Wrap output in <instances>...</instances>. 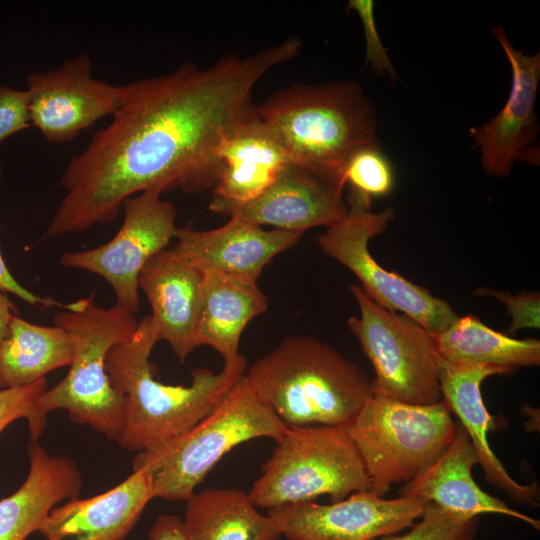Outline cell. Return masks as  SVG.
Returning a JSON list of instances; mask_svg holds the SVG:
<instances>
[{
  "instance_id": "6da1fadb",
  "label": "cell",
  "mask_w": 540,
  "mask_h": 540,
  "mask_svg": "<svg viewBox=\"0 0 540 540\" xmlns=\"http://www.w3.org/2000/svg\"><path fill=\"white\" fill-rule=\"evenodd\" d=\"M299 47L292 37L209 68L186 63L122 85L110 123L69 160L60 181L66 193L43 238L110 223L127 198L149 189L195 193L214 187L218 148L256 111L254 87Z\"/></svg>"
},
{
  "instance_id": "7a4b0ae2",
  "label": "cell",
  "mask_w": 540,
  "mask_h": 540,
  "mask_svg": "<svg viewBox=\"0 0 540 540\" xmlns=\"http://www.w3.org/2000/svg\"><path fill=\"white\" fill-rule=\"evenodd\" d=\"M158 341L148 315L139 321L133 337L111 348L106 357L110 383L127 399L116 442L129 452L151 450L190 429L216 408L248 367L240 355L218 373L195 369L189 386L164 384L154 379L150 362Z\"/></svg>"
},
{
  "instance_id": "3957f363",
  "label": "cell",
  "mask_w": 540,
  "mask_h": 540,
  "mask_svg": "<svg viewBox=\"0 0 540 540\" xmlns=\"http://www.w3.org/2000/svg\"><path fill=\"white\" fill-rule=\"evenodd\" d=\"M258 397L288 427H348L372 396V381L324 341L290 336L247 367Z\"/></svg>"
},
{
  "instance_id": "277c9868",
  "label": "cell",
  "mask_w": 540,
  "mask_h": 540,
  "mask_svg": "<svg viewBox=\"0 0 540 540\" xmlns=\"http://www.w3.org/2000/svg\"><path fill=\"white\" fill-rule=\"evenodd\" d=\"M256 112L292 163L343 183L348 155L378 143L373 107L356 82L295 85L272 95Z\"/></svg>"
},
{
  "instance_id": "5b68a950",
  "label": "cell",
  "mask_w": 540,
  "mask_h": 540,
  "mask_svg": "<svg viewBox=\"0 0 540 540\" xmlns=\"http://www.w3.org/2000/svg\"><path fill=\"white\" fill-rule=\"evenodd\" d=\"M53 320L71 336L74 356L67 376L41 395V411L47 415L65 410L75 424L88 425L116 441L127 399L111 385L105 361L111 348L133 337L139 321L120 306H97L94 293L69 303Z\"/></svg>"
},
{
  "instance_id": "8992f818",
  "label": "cell",
  "mask_w": 540,
  "mask_h": 540,
  "mask_svg": "<svg viewBox=\"0 0 540 540\" xmlns=\"http://www.w3.org/2000/svg\"><path fill=\"white\" fill-rule=\"evenodd\" d=\"M287 429L244 374L216 408L190 429L156 448L137 453L133 471L152 473L153 498L186 501L234 447L263 437L277 442Z\"/></svg>"
},
{
  "instance_id": "52a82bcc",
  "label": "cell",
  "mask_w": 540,
  "mask_h": 540,
  "mask_svg": "<svg viewBox=\"0 0 540 540\" xmlns=\"http://www.w3.org/2000/svg\"><path fill=\"white\" fill-rule=\"evenodd\" d=\"M369 490V479L347 427H290L276 442L249 493L257 508L331 502Z\"/></svg>"
},
{
  "instance_id": "ba28073f",
  "label": "cell",
  "mask_w": 540,
  "mask_h": 540,
  "mask_svg": "<svg viewBox=\"0 0 540 540\" xmlns=\"http://www.w3.org/2000/svg\"><path fill=\"white\" fill-rule=\"evenodd\" d=\"M457 425L442 400L418 405L372 395L347 427L368 491L384 497L393 485L411 481L446 449Z\"/></svg>"
},
{
  "instance_id": "9c48e42d",
  "label": "cell",
  "mask_w": 540,
  "mask_h": 540,
  "mask_svg": "<svg viewBox=\"0 0 540 540\" xmlns=\"http://www.w3.org/2000/svg\"><path fill=\"white\" fill-rule=\"evenodd\" d=\"M359 307L347 326L375 372L372 395L430 405L442 400L432 333L411 318L373 301L350 285Z\"/></svg>"
},
{
  "instance_id": "30bf717a",
  "label": "cell",
  "mask_w": 540,
  "mask_h": 540,
  "mask_svg": "<svg viewBox=\"0 0 540 540\" xmlns=\"http://www.w3.org/2000/svg\"><path fill=\"white\" fill-rule=\"evenodd\" d=\"M371 202L350 190L346 216L318 237L322 252L347 267L379 305L401 312L431 333L445 331L459 317L451 305L425 287L386 270L372 257L369 241L386 230L395 212L392 208L373 212Z\"/></svg>"
},
{
  "instance_id": "8fae6325",
  "label": "cell",
  "mask_w": 540,
  "mask_h": 540,
  "mask_svg": "<svg viewBox=\"0 0 540 540\" xmlns=\"http://www.w3.org/2000/svg\"><path fill=\"white\" fill-rule=\"evenodd\" d=\"M149 189L127 198L123 222L114 237L96 248L66 252L60 264L82 269L106 280L115 294V305L139 311L138 277L145 264L176 238L179 227L175 206Z\"/></svg>"
},
{
  "instance_id": "7c38bea8",
  "label": "cell",
  "mask_w": 540,
  "mask_h": 540,
  "mask_svg": "<svg viewBox=\"0 0 540 540\" xmlns=\"http://www.w3.org/2000/svg\"><path fill=\"white\" fill-rule=\"evenodd\" d=\"M427 503L415 496L385 499L365 490L330 504L292 503L266 514L286 540H373L410 528Z\"/></svg>"
},
{
  "instance_id": "4fadbf2b",
  "label": "cell",
  "mask_w": 540,
  "mask_h": 540,
  "mask_svg": "<svg viewBox=\"0 0 540 540\" xmlns=\"http://www.w3.org/2000/svg\"><path fill=\"white\" fill-rule=\"evenodd\" d=\"M26 91L31 125L48 143L57 144L112 116L122 86L96 79L90 57L82 53L55 69L29 74Z\"/></svg>"
},
{
  "instance_id": "5bb4252c",
  "label": "cell",
  "mask_w": 540,
  "mask_h": 540,
  "mask_svg": "<svg viewBox=\"0 0 540 540\" xmlns=\"http://www.w3.org/2000/svg\"><path fill=\"white\" fill-rule=\"evenodd\" d=\"M343 188L334 177L290 163L261 195L227 215L300 233L317 226L329 228L347 214Z\"/></svg>"
},
{
  "instance_id": "9a60e30c",
  "label": "cell",
  "mask_w": 540,
  "mask_h": 540,
  "mask_svg": "<svg viewBox=\"0 0 540 540\" xmlns=\"http://www.w3.org/2000/svg\"><path fill=\"white\" fill-rule=\"evenodd\" d=\"M512 70L508 99L487 123L470 129L484 171L496 177L510 174L514 162L538 133L535 102L540 80V53L517 50L500 26L491 28Z\"/></svg>"
},
{
  "instance_id": "2e32d148",
  "label": "cell",
  "mask_w": 540,
  "mask_h": 540,
  "mask_svg": "<svg viewBox=\"0 0 540 540\" xmlns=\"http://www.w3.org/2000/svg\"><path fill=\"white\" fill-rule=\"evenodd\" d=\"M303 233L265 230L237 217L211 230L179 228L173 247L203 275L257 282L264 267Z\"/></svg>"
},
{
  "instance_id": "e0dca14e",
  "label": "cell",
  "mask_w": 540,
  "mask_h": 540,
  "mask_svg": "<svg viewBox=\"0 0 540 540\" xmlns=\"http://www.w3.org/2000/svg\"><path fill=\"white\" fill-rule=\"evenodd\" d=\"M437 367L442 401L451 413L456 414L473 444L485 481L518 504L538 507V482L523 485L515 481L491 449L488 440L493 422L483 402L481 384L489 376L513 374L515 371L493 365L451 362L438 354Z\"/></svg>"
},
{
  "instance_id": "ac0fdd59",
  "label": "cell",
  "mask_w": 540,
  "mask_h": 540,
  "mask_svg": "<svg viewBox=\"0 0 540 540\" xmlns=\"http://www.w3.org/2000/svg\"><path fill=\"white\" fill-rule=\"evenodd\" d=\"M216 157V181L209 208L224 215L261 195L292 163L256 111L227 134Z\"/></svg>"
},
{
  "instance_id": "d6986e66",
  "label": "cell",
  "mask_w": 540,
  "mask_h": 540,
  "mask_svg": "<svg viewBox=\"0 0 540 540\" xmlns=\"http://www.w3.org/2000/svg\"><path fill=\"white\" fill-rule=\"evenodd\" d=\"M152 473L135 470L112 489L55 506L39 533L45 540H124L152 496Z\"/></svg>"
},
{
  "instance_id": "ffe728a7",
  "label": "cell",
  "mask_w": 540,
  "mask_h": 540,
  "mask_svg": "<svg viewBox=\"0 0 540 540\" xmlns=\"http://www.w3.org/2000/svg\"><path fill=\"white\" fill-rule=\"evenodd\" d=\"M203 274L174 248L154 255L142 268L138 287L147 297L159 341L183 362L195 349Z\"/></svg>"
},
{
  "instance_id": "44dd1931",
  "label": "cell",
  "mask_w": 540,
  "mask_h": 540,
  "mask_svg": "<svg viewBox=\"0 0 540 540\" xmlns=\"http://www.w3.org/2000/svg\"><path fill=\"white\" fill-rule=\"evenodd\" d=\"M478 464L477 453L466 431L457 425L446 449L411 481L400 496H415L432 502L464 519L481 514H499L523 521L540 529V521L510 508L504 501L482 490L472 476Z\"/></svg>"
},
{
  "instance_id": "7402d4cb",
  "label": "cell",
  "mask_w": 540,
  "mask_h": 540,
  "mask_svg": "<svg viewBox=\"0 0 540 540\" xmlns=\"http://www.w3.org/2000/svg\"><path fill=\"white\" fill-rule=\"evenodd\" d=\"M29 472L23 484L0 500V540H26L39 532L50 511L79 495L83 482L76 463L51 455L38 442L28 448Z\"/></svg>"
},
{
  "instance_id": "603a6c76",
  "label": "cell",
  "mask_w": 540,
  "mask_h": 540,
  "mask_svg": "<svg viewBox=\"0 0 540 540\" xmlns=\"http://www.w3.org/2000/svg\"><path fill=\"white\" fill-rule=\"evenodd\" d=\"M267 308L257 282L203 275L196 347L210 346L222 356L224 364L233 363L241 355L239 343L244 329Z\"/></svg>"
},
{
  "instance_id": "cb8c5ba5",
  "label": "cell",
  "mask_w": 540,
  "mask_h": 540,
  "mask_svg": "<svg viewBox=\"0 0 540 540\" xmlns=\"http://www.w3.org/2000/svg\"><path fill=\"white\" fill-rule=\"evenodd\" d=\"M189 540H281L268 515L238 488H207L186 500L183 519Z\"/></svg>"
},
{
  "instance_id": "d4e9b609",
  "label": "cell",
  "mask_w": 540,
  "mask_h": 540,
  "mask_svg": "<svg viewBox=\"0 0 540 540\" xmlns=\"http://www.w3.org/2000/svg\"><path fill=\"white\" fill-rule=\"evenodd\" d=\"M74 343L64 329L41 326L13 315L0 340V388L32 384L58 368L70 366Z\"/></svg>"
},
{
  "instance_id": "484cf974",
  "label": "cell",
  "mask_w": 540,
  "mask_h": 540,
  "mask_svg": "<svg viewBox=\"0 0 540 540\" xmlns=\"http://www.w3.org/2000/svg\"><path fill=\"white\" fill-rule=\"evenodd\" d=\"M432 336L437 354L451 362L493 365L514 371L540 364L538 339H515L491 329L472 314L459 316L445 331Z\"/></svg>"
},
{
  "instance_id": "4316f807",
  "label": "cell",
  "mask_w": 540,
  "mask_h": 540,
  "mask_svg": "<svg viewBox=\"0 0 540 540\" xmlns=\"http://www.w3.org/2000/svg\"><path fill=\"white\" fill-rule=\"evenodd\" d=\"M344 184L350 190L370 199L384 197L394 187V172L379 143L361 146L352 151L341 169Z\"/></svg>"
},
{
  "instance_id": "83f0119b",
  "label": "cell",
  "mask_w": 540,
  "mask_h": 540,
  "mask_svg": "<svg viewBox=\"0 0 540 540\" xmlns=\"http://www.w3.org/2000/svg\"><path fill=\"white\" fill-rule=\"evenodd\" d=\"M478 525V517L464 519L428 502L420 521L407 533L373 540H474Z\"/></svg>"
},
{
  "instance_id": "f1b7e54d",
  "label": "cell",
  "mask_w": 540,
  "mask_h": 540,
  "mask_svg": "<svg viewBox=\"0 0 540 540\" xmlns=\"http://www.w3.org/2000/svg\"><path fill=\"white\" fill-rule=\"evenodd\" d=\"M42 378L32 384L0 389V433L18 419L27 421L31 442H37L45 430L46 416L40 409V397L47 389Z\"/></svg>"
},
{
  "instance_id": "f546056e",
  "label": "cell",
  "mask_w": 540,
  "mask_h": 540,
  "mask_svg": "<svg viewBox=\"0 0 540 540\" xmlns=\"http://www.w3.org/2000/svg\"><path fill=\"white\" fill-rule=\"evenodd\" d=\"M473 295L490 296L504 304L511 317V324L506 330L507 334H515L521 329L540 327V294L522 290L516 295L507 291L478 288Z\"/></svg>"
},
{
  "instance_id": "4dcf8cb0",
  "label": "cell",
  "mask_w": 540,
  "mask_h": 540,
  "mask_svg": "<svg viewBox=\"0 0 540 540\" xmlns=\"http://www.w3.org/2000/svg\"><path fill=\"white\" fill-rule=\"evenodd\" d=\"M374 6L372 0H350L347 9L354 10L361 20L366 43V63H370L378 75L388 74L391 79H395L397 74L377 31Z\"/></svg>"
},
{
  "instance_id": "1f68e13d",
  "label": "cell",
  "mask_w": 540,
  "mask_h": 540,
  "mask_svg": "<svg viewBox=\"0 0 540 540\" xmlns=\"http://www.w3.org/2000/svg\"><path fill=\"white\" fill-rule=\"evenodd\" d=\"M30 126L27 91L0 85V143Z\"/></svg>"
},
{
  "instance_id": "d6a6232c",
  "label": "cell",
  "mask_w": 540,
  "mask_h": 540,
  "mask_svg": "<svg viewBox=\"0 0 540 540\" xmlns=\"http://www.w3.org/2000/svg\"><path fill=\"white\" fill-rule=\"evenodd\" d=\"M2 165L0 163V177L2 175ZM0 291L4 293H11L18 298L22 299L24 302L31 305H41L44 307L50 306H62L66 308L67 304H60L57 301H54L49 298H41L31 291L24 288L16 279L13 277L9 268L7 267L4 258L2 257L0 251Z\"/></svg>"
},
{
  "instance_id": "836d02e7",
  "label": "cell",
  "mask_w": 540,
  "mask_h": 540,
  "mask_svg": "<svg viewBox=\"0 0 540 540\" xmlns=\"http://www.w3.org/2000/svg\"><path fill=\"white\" fill-rule=\"evenodd\" d=\"M149 540H189L183 519L176 515L160 514L153 522Z\"/></svg>"
},
{
  "instance_id": "e575fe53",
  "label": "cell",
  "mask_w": 540,
  "mask_h": 540,
  "mask_svg": "<svg viewBox=\"0 0 540 540\" xmlns=\"http://www.w3.org/2000/svg\"><path fill=\"white\" fill-rule=\"evenodd\" d=\"M15 313L17 309L14 304L6 293L0 291V340L7 336L10 320Z\"/></svg>"
}]
</instances>
